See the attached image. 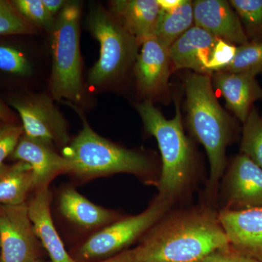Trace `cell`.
Here are the masks:
<instances>
[{
    "instance_id": "ac0fdd59",
    "label": "cell",
    "mask_w": 262,
    "mask_h": 262,
    "mask_svg": "<svg viewBox=\"0 0 262 262\" xmlns=\"http://www.w3.org/2000/svg\"><path fill=\"white\" fill-rule=\"evenodd\" d=\"M108 11L141 46L154 37L161 9L157 0H115Z\"/></svg>"
},
{
    "instance_id": "603a6c76",
    "label": "cell",
    "mask_w": 262,
    "mask_h": 262,
    "mask_svg": "<svg viewBox=\"0 0 262 262\" xmlns=\"http://www.w3.org/2000/svg\"><path fill=\"white\" fill-rule=\"evenodd\" d=\"M241 151L262 169V119L255 107L244 123Z\"/></svg>"
},
{
    "instance_id": "5b68a950",
    "label": "cell",
    "mask_w": 262,
    "mask_h": 262,
    "mask_svg": "<svg viewBox=\"0 0 262 262\" xmlns=\"http://www.w3.org/2000/svg\"><path fill=\"white\" fill-rule=\"evenodd\" d=\"M81 7L67 3L52 30V98L61 102L82 104L86 97L80 53Z\"/></svg>"
},
{
    "instance_id": "8fae6325",
    "label": "cell",
    "mask_w": 262,
    "mask_h": 262,
    "mask_svg": "<svg viewBox=\"0 0 262 262\" xmlns=\"http://www.w3.org/2000/svg\"><path fill=\"white\" fill-rule=\"evenodd\" d=\"M194 26L236 46L248 42L238 15L229 2L196 0L193 2Z\"/></svg>"
},
{
    "instance_id": "1f68e13d",
    "label": "cell",
    "mask_w": 262,
    "mask_h": 262,
    "mask_svg": "<svg viewBox=\"0 0 262 262\" xmlns=\"http://www.w3.org/2000/svg\"><path fill=\"white\" fill-rule=\"evenodd\" d=\"M96 262H134L132 249L125 250L112 257Z\"/></svg>"
},
{
    "instance_id": "7402d4cb",
    "label": "cell",
    "mask_w": 262,
    "mask_h": 262,
    "mask_svg": "<svg viewBox=\"0 0 262 262\" xmlns=\"http://www.w3.org/2000/svg\"><path fill=\"white\" fill-rule=\"evenodd\" d=\"M248 41L262 42V0H231Z\"/></svg>"
},
{
    "instance_id": "8992f818",
    "label": "cell",
    "mask_w": 262,
    "mask_h": 262,
    "mask_svg": "<svg viewBox=\"0 0 262 262\" xmlns=\"http://www.w3.org/2000/svg\"><path fill=\"white\" fill-rule=\"evenodd\" d=\"M88 27L100 44L99 58L90 71L89 82L93 87H104L121 79L134 67L140 45L102 7L91 10Z\"/></svg>"
},
{
    "instance_id": "d4e9b609",
    "label": "cell",
    "mask_w": 262,
    "mask_h": 262,
    "mask_svg": "<svg viewBox=\"0 0 262 262\" xmlns=\"http://www.w3.org/2000/svg\"><path fill=\"white\" fill-rule=\"evenodd\" d=\"M37 32V27L24 18L13 3L0 0V36Z\"/></svg>"
},
{
    "instance_id": "44dd1931",
    "label": "cell",
    "mask_w": 262,
    "mask_h": 262,
    "mask_svg": "<svg viewBox=\"0 0 262 262\" xmlns=\"http://www.w3.org/2000/svg\"><path fill=\"white\" fill-rule=\"evenodd\" d=\"M193 26H194L193 3L186 0L177 9L171 11L161 10L154 37L168 49Z\"/></svg>"
},
{
    "instance_id": "f1b7e54d",
    "label": "cell",
    "mask_w": 262,
    "mask_h": 262,
    "mask_svg": "<svg viewBox=\"0 0 262 262\" xmlns=\"http://www.w3.org/2000/svg\"><path fill=\"white\" fill-rule=\"evenodd\" d=\"M23 135V126L8 124L0 127V168L4 160L13 154Z\"/></svg>"
},
{
    "instance_id": "ba28073f",
    "label": "cell",
    "mask_w": 262,
    "mask_h": 262,
    "mask_svg": "<svg viewBox=\"0 0 262 262\" xmlns=\"http://www.w3.org/2000/svg\"><path fill=\"white\" fill-rule=\"evenodd\" d=\"M47 94H32L15 98L10 104L18 112L24 136L53 147L70 144L68 125L64 117Z\"/></svg>"
},
{
    "instance_id": "7c38bea8",
    "label": "cell",
    "mask_w": 262,
    "mask_h": 262,
    "mask_svg": "<svg viewBox=\"0 0 262 262\" xmlns=\"http://www.w3.org/2000/svg\"><path fill=\"white\" fill-rule=\"evenodd\" d=\"M13 159L28 163L34 177L36 191L49 187L50 183L61 173H71L72 164L53 147L22 136L11 155Z\"/></svg>"
},
{
    "instance_id": "52a82bcc",
    "label": "cell",
    "mask_w": 262,
    "mask_h": 262,
    "mask_svg": "<svg viewBox=\"0 0 262 262\" xmlns=\"http://www.w3.org/2000/svg\"><path fill=\"white\" fill-rule=\"evenodd\" d=\"M170 201L163 198L156 201L139 214L115 221L95 232L76 252L82 262L98 261L122 252L139 237L156 225L168 211Z\"/></svg>"
},
{
    "instance_id": "836d02e7",
    "label": "cell",
    "mask_w": 262,
    "mask_h": 262,
    "mask_svg": "<svg viewBox=\"0 0 262 262\" xmlns=\"http://www.w3.org/2000/svg\"><path fill=\"white\" fill-rule=\"evenodd\" d=\"M13 116L11 110L0 99V120L10 122L13 120Z\"/></svg>"
},
{
    "instance_id": "30bf717a",
    "label": "cell",
    "mask_w": 262,
    "mask_h": 262,
    "mask_svg": "<svg viewBox=\"0 0 262 262\" xmlns=\"http://www.w3.org/2000/svg\"><path fill=\"white\" fill-rule=\"evenodd\" d=\"M134 67L136 87L145 101L168 99L169 78L173 70L168 49L155 37L141 45Z\"/></svg>"
},
{
    "instance_id": "d6a6232c",
    "label": "cell",
    "mask_w": 262,
    "mask_h": 262,
    "mask_svg": "<svg viewBox=\"0 0 262 262\" xmlns=\"http://www.w3.org/2000/svg\"><path fill=\"white\" fill-rule=\"evenodd\" d=\"M186 0H157L160 9L165 11H171L177 9L185 3Z\"/></svg>"
},
{
    "instance_id": "4316f807",
    "label": "cell",
    "mask_w": 262,
    "mask_h": 262,
    "mask_svg": "<svg viewBox=\"0 0 262 262\" xmlns=\"http://www.w3.org/2000/svg\"><path fill=\"white\" fill-rule=\"evenodd\" d=\"M0 70L20 76L32 74V66L21 52L8 46H0Z\"/></svg>"
},
{
    "instance_id": "7a4b0ae2",
    "label": "cell",
    "mask_w": 262,
    "mask_h": 262,
    "mask_svg": "<svg viewBox=\"0 0 262 262\" xmlns=\"http://www.w3.org/2000/svg\"><path fill=\"white\" fill-rule=\"evenodd\" d=\"M184 87L188 122L206 150L210 182L215 187L225 170L226 149L232 139L233 121L215 97L211 75L189 74L184 79Z\"/></svg>"
},
{
    "instance_id": "4fadbf2b",
    "label": "cell",
    "mask_w": 262,
    "mask_h": 262,
    "mask_svg": "<svg viewBox=\"0 0 262 262\" xmlns=\"http://www.w3.org/2000/svg\"><path fill=\"white\" fill-rule=\"evenodd\" d=\"M256 76L248 72L219 71L211 75L212 85L225 99L227 108L244 123L253 107L262 99V89Z\"/></svg>"
},
{
    "instance_id": "e0dca14e",
    "label": "cell",
    "mask_w": 262,
    "mask_h": 262,
    "mask_svg": "<svg viewBox=\"0 0 262 262\" xmlns=\"http://www.w3.org/2000/svg\"><path fill=\"white\" fill-rule=\"evenodd\" d=\"M216 40L204 29L193 26L168 48L173 70L189 69L196 73L206 74Z\"/></svg>"
},
{
    "instance_id": "4dcf8cb0",
    "label": "cell",
    "mask_w": 262,
    "mask_h": 262,
    "mask_svg": "<svg viewBox=\"0 0 262 262\" xmlns=\"http://www.w3.org/2000/svg\"><path fill=\"white\" fill-rule=\"evenodd\" d=\"M42 1L49 13L54 17L57 14H59L65 5L67 4V2L63 0H42Z\"/></svg>"
},
{
    "instance_id": "f546056e",
    "label": "cell",
    "mask_w": 262,
    "mask_h": 262,
    "mask_svg": "<svg viewBox=\"0 0 262 262\" xmlns=\"http://www.w3.org/2000/svg\"><path fill=\"white\" fill-rule=\"evenodd\" d=\"M198 262H260L255 258L244 255L215 252L208 255Z\"/></svg>"
},
{
    "instance_id": "3957f363",
    "label": "cell",
    "mask_w": 262,
    "mask_h": 262,
    "mask_svg": "<svg viewBox=\"0 0 262 262\" xmlns=\"http://www.w3.org/2000/svg\"><path fill=\"white\" fill-rule=\"evenodd\" d=\"M82 120V127L74 140L66 146L63 156L72 164L70 173L89 179L114 173L145 175L151 163L145 155L125 149L98 135L77 105L66 102Z\"/></svg>"
},
{
    "instance_id": "9a60e30c",
    "label": "cell",
    "mask_w": 262,
    "mask_h": 262,
    "mask_svg": "<svg viewBox=\"0 0 262 262\" xmlns=\"http://www.w3.org/2000/svg\"><path fill=\"white\" fill-rule=\"evenodd\" d=\"M51 198L49 187L36 191L35 195L27 203L29 218L51 262H77L67 252L55 227L51 213Z\"/></svg>"
},
{
    "instance_id": "d6986e66",
    "label": "cell",
    "mask_w": 262,
    "mask_h": 262,
    "mask_svg": "<svg viewBox=\"0 0 262 262\" xmlns=\"http://www.w3.org/2000/svg\"><path fill=\"white\" fill-rule=\"evenodd\" d=\"M59 209L72 223L88 230H100L118 220L115 212L95 204L72 188L62 191Z\"/></svg>"
},
{
    "instance_id": "9c48e42d",
    "label": "cell",
    "mask_w": 262,
    "mask_h": 262,
    "mask_svg": "<svg viewBox=\"0 0 262 262\" xmlns=\"http://www.w3.org/2000/svg\"><path fill=\"white\" fill-rule=\"evenodd\" d=\"M27 203L0 206V262H35L41 247Z\"/></svg>"
},
{
    "instance_id": "6da1fadb",
    "label": "cell",
    "mask_w": 262,
    "mask_h": 262,
    "mask_svg": "<svg viewBox=\"0 0 262 262\" xmlns=\"http://www.w3.org/2000/svg\"><path fill=\"white\" fill-rule=\"evenodd\" d=\"M229 244L219 220L192 212L153 227L132 252L134 262H198Z\"/></svg>"
},
{
    "instance_id": "2e32d148",
    "label": "cell",
    "mask_w": 262,
    "mask_h": 262,
    "mask_svg": "<svg viewBox=\"0 0 262 262\" xmlns=\"http://www.w3.org/2000/svg\"><path fill=\"white\" fill-rule=\"evenodd\" d=\"M227 178V195L232 204L262 208V169L252 160L246 155H237Z\"/></svg>"
},
{
    "instance_id": "277c9868",
    "label": "cell",
    "mask_w": 262,
    "mask_h": 262,
    "mask_svg": "<svg viewBox=\"0 0 262 262\" xmlns=\"http://www.w3.org/2000/svg\"><path fill=\"white\" fill-rule=\"evenodd\" d=\"M146 130L158 141L163 168L159 196L171 202L186 187L192 173L194 156L183 128L182 113L177 104L176 115L165 118L151 101L136 104Z\"/></svg>"
},
{
    "instance_id": "e575fe53",
    "label": "cell",
    "mask_w": 262,
    "mask_h": 262,
    "mask_svg": "<svg viewBox=\"0 0 262 262\" xmlns=\"http://www.w3.org/2000/svg\"><path fill=\"white\" fill-rule=\"evenodd\" d=\"M35 262H51V261H44V260H42V259H40V258H39V259L37 260V261H36Z\"/></svg>"
},
{
    "instance_id": "d590c367",
    "label": "cell",
    "mask_w": 262,
    "mask_h": 262,
    "mask_svg": "<svg viewBox=\"0 0 262 262\" xmlns=\"http://www.w3.org/2000/svg\"><path fill=\"white\" fill-rule=\"evenodd\" d=\"M261 119H262V115H261Z\"/></svg>"
},
{
    "instance_id": "5bb4252c",
    "label": "cell",
    "mask_w": 262,
    "mask_h": 262,
    "mask_svg": "<svg viewBox=\"0 0 262 262\" xmlns=\"http://www.w3.org/2000/svg\"><path fill=\"white\" fill-rule=\"evenodd\" d=\"M218 220L229 244L249 257L262 258V208L227 210Z\"/></svg>"
},
{
    "instance_id": "ffe728a7",
    "label": "cell",
    "mask_w": 262,
    "mask_h": 262,
    "mask_svg": "<svg viewBox=\"0 0 262 262\" xmlns=\"http://www.w3.org/2000/svg\"><path fill=\"white\" fill-rule=\"evenodd\" d=\"M34 189V173L28 163L18 161L0 168V206L24 204Z\"/></svg>"
},
{
    "instance_id": "484cf974",
    "label": "cell",
    "mask_w": 262,
    "mask_h": 262,
    "mask_svg": "<svg viewBox=\"0 0 262 262\" xmlns=\"http://www.w3.org/2000/svg\"><path fill=\"white\" fill-rule=\"evenodd\" d=\"M12 3L24 18L37 28L52 32L56 18L49 13L42 0H15Z\"/></svg>"
},
{
    "instance_id": "cb8c5ba5",
    "label": "cell",
    "mask_w": 262,
    "mask_h": 262,
    "mask_svg": "<svg viewBox=\"0 0 262 262\" xmlns=\"http://www.w3.org/2000/svg\"><path fill=\"white\" fill-rule=\"evenodd\" d=\"M222 71L248 72L256 76L262 74V42L248 41L237 46L233 61Z\"/></svg>"
},
{
    "instance_id": "83f0119b",
    "label": "cell",
    "mask_w": 262,
    "mask_h": 262,
    "mask_svg": "<svg viewBox=\"0 0 262 262\" xmlns=\"http://www.w3.org/2000/svg\"><path fill=\"white\" fill-rule=\"evenodd\" d=\"M237 49V46L232 43L223 39H217L212 51L211 58L206 67L207 75H211L213 72L222 71L227 68L233 61Z\"/></svg>"
}]
</instances>
